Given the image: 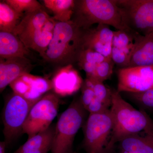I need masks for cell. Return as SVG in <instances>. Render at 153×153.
<instances>
[{"mask_svg": "<svg viewBox=\"0 0 153 153\" xmlns=\"http://www.w3.org/2000/svg\"><path fill=\"white\" fill-rule=\"evenodd\" d=\"M24 15L15 11L5 1H0V32L13 33Z\"/></svg>", "mask_w": 153, "mask_h": 153, "instance_id": "44dd1931", "label": "cell"}, {"mask_svg": "<svg viewBox=\"0 0 153 153\" xmlns=\"http://www.w3.org/2000/svg\"><path fill=\"white\" fill-rule=\"evenodd\" d=\"M83 127L82 147L85 153H110L108 146L113 127L110 109L89 114Z\"/></svg>", "mask_w": 153, "mask_h": 153, "instance_id": "8992f818", "label": "cell"}, {"mask_svg": "<svg viewBox=\"0 0 153 153\" xmlns=\"http://www.w3.org/2000/svg\"><path fill=\"white\" fill-rule=\"evenodd\" d=\"M124 24L143 36L153 33V0H117Z\"/></svg>", "mask_w": 153, "mask_h": 153, "instance_id": "ba28073f", "label": "cell"}, {"mask_svg": "<svg viewBox=\"0 0 153 153\" xmlns=\"http://www.w3.org/2000/svg\"><path fill=\"white\" fill-rule=\"evenodd\" d=\"M95 97L93 89L84 81L81 87V95L79 99L86 110Z\"/></svg>", "mask_w": 153, "mask_h": 153, "instance_id": "4316f807", "label": "cell"}, {"mask_svg": "<svg viewBox=\"0 0 153 153\" xmlns=\"http://www.w3.org/2000/svg\"><path fill=\"white\" fill-rule=\"evenodd\" d=\"M125 153H153V136L145 134L131 135L120 142Z\"/></svg>", "mask_w": 153, "mask_h": 153, "instance_id": "ac0fdd59", "label": "cell"}, {"mask_svg": "<svg viewBox=\"0 0 153 153\" xmlns=\"http://www.w3.org/2000/svg\"><path fill=\"white\" fill-rule=\"evenodd\" d=\"M37 101L29 100L14 92L7 98L2 113L3 133L7 147L23 133L30 110Z\"/></svg>", "mask_w": 153, "mask_h": 153, "instance_id": "52a82bcc", "label": "cell"}, {"mask_svg": "<svg viewBox=\"0 0 153 153\" xmlns=\"http://www.w3.org/2000/svg\"><path fill=\"white\" fill-rule=\"evenodd\" d=\"M45 7L53 13L56 22L71 21L74 13L75 0H44Z\"/></svg>", "mask_w": 153, "mask_h": 153, "instance_id": "ffe728a7", "label": "cell"}, {"mask_svg": "<svg viewBox=\"0 0 153 153\" xmlns=\"http://www.w3.org/2000/svg\"><path fill=\"white\" fill-rule=\"evenodd\" d=\"M28 49L20 38L13 33L0 32V57L5 59L15 57H27Z\"/></svg>", "mask_w": 153, "mask_h": 153, "instance_id": "2e32d148", "label": "cell"}, {"mask_svg": "<svg viewBox=\"0 0 153 153\" xmlns=\"http://www.w3.org/2000/svg\"><path fill=\"white\" fill-rule=\"evenodd\" d=\"M139 104L148 108H153V89L140 93H126Z\"/></svg>", "mask_w": 153, "mask_h": 153, "instance_id": "484cf974", "label": "cell"}, {"mask_svg": "<svg viewBox=\"0 0 153 153\" xmlns=\"http://www.w3.org/2000/svg\"><path fill=\"white\" fill-rule=\"evenodd\" d=\"M84 82L93 89L95 97L111 108L112 103V90L104 85L103 82L86 78Z\"/></svg>", "mask_w": 153, "mask_h": 153, "instance_id": "7402d4cb", "label": "cell"}, {"mask_svg": "<svg viewBox=\"0 0 153 153\" xmlns=\"http://www.w3.org/2000/svg\"><path fill=\"white\" fill-rule=\"evenodd\" d=\"M10 86L14 93L32 101H37L53 88L52 80L30 73L20 76Z\"/></svg>", "mask_w": 153, "mask_h": 153, "instance_id": "8fae6325", "label": "cell"}, {"mask_svg": "<svg viewBox=\"0 0 153 153\" xmlns=\"http://www.w3.org/2000/svg\"><path fill=\"white\" fill-rule=\"evenodd\" d=\"M117 91L119 93H140L153 89V65L119 68Z\"/></svg>", "mask_w": 153, "mask_h": 153, "instance_id": "30bf717a", "label": "cell"}, {"mask_svg": "<svg viewBox=\"0 0 153 153\" xmlns=\"http://www.w3.org/2000/svg\"><path fill=\"white\" fill-rule=\"evenodd\" d=\"M55 125L52 124L47 129L29 138L13 153H48L52 149Z\"/></svg>", "mask_w": 153, "mask_h": 153, "instance_id": "9a60e30c", "label": "cell"}, {"mask_svg": "<svg viewBox=\"0 0 153 153\" xmlns=\"http://www.w3.org/2000/svg\"><path fill=\"white\" fill-rule=\"evenodd\" d=\"M19 13L25 15L28 13L44 9L43 6L36 0H4Z\"/></svg>", "mask_w": 153, "mask_h": 153, "instance_id": "603a6c76", "label": "cell"}, {"mask_svg": "<svg viewBox=\"0 0 153 153\" xmlns=\"http://www.w3.org/2000/svg\"><path fill=\"white\" fill-rule=\"evenodd\" d=\"M144 36L129 28L114 31L112 47L120 49L131 59Z\"/></svg>", "mask_w": 153, "mask_h": 153, "instance_id": "e0dca14e", "label": "cell"}, {"mask_svg": "<svg viewBox=\"0 0 153 153\" xmlns=\"http://www.w3.org/2000/svg\"><path fill=\"white\" fill-rule=\"evenodd\" d=\"M106 58L91 49H84L79 55L77 63H85L98 65Z\"/></svg>", "mask_w": 153, "mask_h": 153, "instance_id": "d4e9b609", "label": "cell"}, {"mask_svg": "<svg viewBox=\"0 0 153 153\" xmlns=\"http://www.w3.org/2000/svg\"><path fill=\"white\" fill-rule=\"evenodd\" d=\"M7 147V145L4 141H1L0 142V153H6V150Z\"/></svg>", "mask_w": 153, "mask_h": 153, "instance_id": "83f0119b", "label": "cell"}, {"mask_svg": "<svg viewBox=\"0 0 153 153\" xmlns=\"http://www.w3.org/2000/svg\"><path fill=\"white\" fill-rule=\"evenodd\" d=\"M71 21L83 30L95 24L127 29L124 24L117 0H75Z\"/></svg>", "mask_w": 153, "mask_h": 153, "instance_id": "3957f363", "label": "cell"}, {"mask_svg": "<svg viewBox=\"0 0 153 153\" xmlns=\"http://www.w3.org/2000/svg\"><path fill=\"white\" fill-rule=\"evenodd\" d=\"M86 111L78 98L61 114L55 125L51 153H73L74 139L84 126Z\"/></svg>", "mask_w": 153, "mask_h": 153, "instance_id": "5b68a950", "label": "cell"}, {"mask_svg": "<svg viewBox=\"0 0 153 153\" xmlns=\"http://www.w3.org/2000/svg\"><path fill=\"white\" fill-rule=\"evenodd\" d=\"M83 33L84 30L71 21L56 22L52 40L43 59L59 67L77 63L84 49Z\"/></svg>", "mask_w": 153, "mask_h": 153, "instance_id": "7a4b0ae2", "label": "cell"}, {"mask_svg": "<svg viewBox=\"0 0 153 153\" xmlns=\"http://www.w3.org/2000/svg\"><path fill=\"white\" fill-rule=\"evenodd\" d=\"M72 65L65 66L58 71L52 80V89L58 96L71 95L82 87L81 77Z\"/></svg>", "mask_w": 153, "mask_h": 153, "instance_id": "5bb4252c", "label": "cell"}, {"mask_svg": "<svg viewBox=\"0 0 153 153\" xmlns=\"http://www.w3.org/2000/svg\"><path fill=\"white\" fill-rule=\"evenodd\" d=\"M113 127L108 149L111 152L114 145L126 137L144 132L153 136V121L144 111L138 110L123 98L120 93L112 90L110 108Z\"/></svg>", "mask_w": 153, "mask_h": 153, "instance_id": "6da1fadb", "label": "cell"}, {"mask_svg": "<svg viewBox=\"0 0 153 153\" xmlns=\"http://www.w3.org/2000/svg\"><path fill=\"white\" fill-rule=\"evenodd\" d=\"M56 21L44 9L25 14L14 30L28 49H33L44 57L52 40Z\"/></svg>", "mask_w": 153, "mask_h": 153, "instance_id": "277c9868", "label": "cell"}, {"mask_svg": "<svg viewBox=\"0 0 153 153\" xmlns=\"http://www.w3.org/2000/svg\"><path fill=\"white\" fill-rule=\"evenodd\" d=\"M115 64L111 58H106L99 64L92 77L89 79H96L103 82L109 79L113 71Z\"/></svg>", "mask_w": 153, "mask_h": 153, "instance_id": "cb8c5ba5", "label": "cell"}, {"mask_svg": "<svg viewBox=\"0 0 153 153\" xmlns=\"http://www.w3.org/2000/svg\"><path fill=\"white\" fill-rule=\"evenodd\" d=\"M153 65V33L145 36L132 55L129 67Z\"/></svg>", "mask_w": 153, "mask_h": 153, "instance_id": "d6986e66", "label": "cell"}, {"mask_svg": "<svg viewBox=\"0 0 153 153\" xmlns=\"http://www.w3.org/2000/svg\"><path fill=\"white\" fill-rule=\"evenodd\" d=\"M114 35V31L106 25H98L95 27L84 30V49H91L105 58H111Z\"/></svg>", "mask_w": 153, "mask_h": 153, "instance_id": "7c38bea8", "label": "cell"}, {"mask_svg": "<svg viewBox=\"0 0 153 153\" xmlns=\"http://www.w3.org/2000/svg\"><path fill=\"white\" fill-rule=\"evenodd\" d=\"M59 105V96L54 91L44 94L30 110L23 134H27L29 138L48 128L57 116Z\"/></svg>", "mask_w": 153, "mask_h": 153, "instance_id": "9c48e42d", "label": "cell"}, {"mask_svg": "<svg viewBox=\"0 0 153 153\" xmlns=\"http://www.w3.org/2000/svg\"><path fill=\"white\" fill-rule=\"evenodd\" d=\"M33 65L27 57L1 59L0 91L2 92L8 85L24 74L30 73Z\"/></svg>", "mask_w": 153, "mask_h": 153, "instance_id": "4fadbf2b", "label": "cell"}]
</instances>
